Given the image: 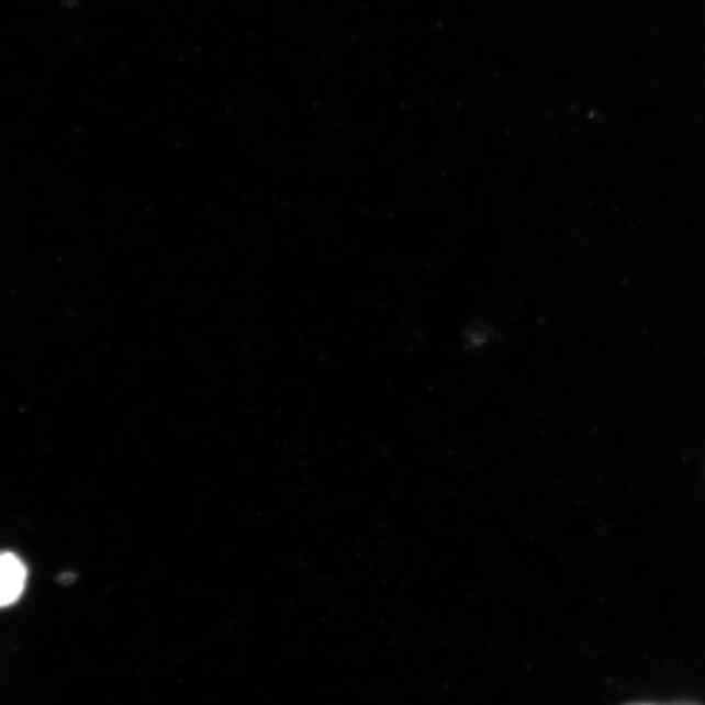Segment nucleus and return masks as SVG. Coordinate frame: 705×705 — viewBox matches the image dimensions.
<instances>
[{
	"instance_id": "obj_1",
	"label": "nucleus",
	"mask_w": 705,
	"mask_h": 705,
	"mask_svg": "<svg viewBox=\"0 0 705 705\" xmlns=\"http://www.w3.org/2000/svg\"><path fill=\"white\" fill-rule=\"evenodd\" d=\"M26 583L25 566L11 552H0V607L15 604Z\"/></svg>"
}]
</instances>
